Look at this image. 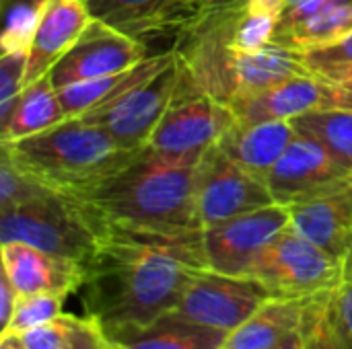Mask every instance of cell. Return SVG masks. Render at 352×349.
<instances>
[{
	"label": "cell",
	"mask_w": 352,
	"mask_h": 349,
	"mask_svg": "<svg viewBox=\"0 0 352 349\" xmlns=\"http://www.w3.org/2000/svg\"><path fill=\"white\" fill-rule=\"evenodd\" d=\"M208 269L204 230L107 226L85 263L80 300L107 339L169 315L194 278Z\"/></svg>",
	"instance_id": "1"
},
{
	"label": "cell",
	"mask_w": 352,
	"mask_h": 349,
	"mask_svg": "<svg viewBox=\"0 0 352 349\" xmlns=\"http://www.w3.org/2000/svg\"><path fill=\"white\" fill-rule=\"evenodd\" d=\"M200 156H169L144 148L101 183L70 195L95 210L103 224V237L107 226L200 228L194 204V175Z\"/></svg>",
	"instance_id": "2"
},
{
	"label": "cell",
	"mask_w": 352,
	"mask_h": 349,
	"mask_svg": "<svg viewBox=\"0 0 352 349\" xmlns=\"http://www.w3.org/2000/svg\"><path fill=\"white\" fill-rule=\"evenodd\" d=\"M2 152L45 187L80 193L126 167L140 150L124 148L107 130L82 117H66L39 134L2 142Z\"/></svg>",
	"instance_id": "3"
},
{
	"label": "cell",
	"mask_w": 352,
	"mask_h": 349,
	"mask_svg": "<svg viewBox=\"0 0 352 349\" xmlns=\"http://www.w3.org/2000/svg\"><path fill=\"white\" fill-rule=\"evenodd\" d=\"M0 216L2 243L21 241L82 265L103 241V224L95 210L70 193L47 191L33 202L2 210Z\"/></svg>",
	"instance_id": "4"
},
{
	"label": "cell",
	"mask_w": 352,
	"mask_h": 349,
	"mask_svg": "<svg viewBox=\"0 0 352 349\" xmlns=\"http://www.w3.org/2000/svg\"><path fill=\"white\" fill-rule=\"evenodd\" d=\"M245 278L278 298L318 296L342 284L344 263L289 226L258 253Z\"/></svg>",
	"instance_id": "5"
},
{
	"label": "cell",
	"mask_w": 352,
	"mask_h": 349,
	"mask_svg": "<svg viewBox=\"0 0 352 349\" xmlns=\"http://www.w3.org/2000/svg\"><path fill=\"white\" fill-rule=\"evenodd\" d=\"M179 76L182 68L173 53V58L144 82L130 88L116 101L95 107L78 117L107 130L124 148L144 150L148 138L175 99Z\"/></svg>",
	"instance_id": "6"
},
{
	"label": "cell",
	"mask_w": 352,
	"mask_h": 349,
	"mask_svg": "<svg viewBox=\"0 0 352 349\" xmlns=\"http://www.w3.org/2000/svg\"><path fill=\"white\" fill-rule=\"evenodd\" d=\"M235 121L229 105L196 91L179 76L175 99L148 138L146 150L169 156L202 154L214 146Z\"/></svg>",
	"instance_id": "7"
},
{
	"label": "cell",
	"mask_w": 352,
	"mask_h": 349,
	"mask_svg": "<svg viewBox=\"0 0 352 349\" xmlns=\"http://www.w3.org/2000/svg\"><path fill=\"white\" fill-rule=\"evenodd\" d=\"M194 204L200 228L276 204L266 183L235 165L219 144L202 152L194 175Z\"/></svg>",
	"instance_id": "8"
},
{
	"label": "cell",
	"mask_w": 352,
	"mask_h": 349,
	"mask_svg": "<svg viewBox=\"0 0 352 349\" xmlns=\"http://www.w3.org/2000/svg\"><path fill=\"white\" fill-rule=\"evenodd\" d=\"M268 298L272 294L252 278L223 276L206 269L194 278L169 315L231 333Z\"/></svg>",
	"instance_id": "9"
},
{
	"label": "cell",
	"mask_w": 352,
	"mask_h": 349,
	"mask_svg": "<svg viewBox=\"0 0 352 349\" xmlns=\"http://www.w3.org/2000/svg\"><path fill=\"white\" fill-rule=\"evenodd\" d=\"M289 226V208L270 204L204 228L208 269L223 276L245 278L258 253Z\"/></svg>",
	"instance_id": "10"
},
{
	"label": "cell",
	"mask_w": 352,
	"mask_h": 349,
	"mask_svg": "<svg viewBox=\"0 0 352 349\" xmlns=\"http://www.w3.org/2000/svg\"><path fill=\"white\" fill-rule=\"evenodd\" d=\"M144 58H148V49L134 35L105 21L91 19L74 45L52 66L50 78L56 88H62L128 70Z\"/></svg>",
	"instance_id": "11"
},
{
	"label": "cell",
	"mask_w": 352,
	"mask_h": 349,
	"mask_svg": "<svg viewBox=\"0 0 352 349\" xmlns=\"http://www.w3.org/2000/svg\"><path fill=\"white\" fill-rule=\"evenodd\" d=\"M287 208L295 232L346 261L352 253V171Z\"/></svg>",
	"instance_id": "12"
},
{
	"label": "cell",
	"mask_w": 352,
	"mask_h": 349,
	"mask_svg": "<svg viewBox=\"0 0 352 349\" xmlns=\"http://www.w3.org/2000/svg\"><path fill=\"white\" fill-rule=\"evenodd\" d=\"M351 171L322 142L297 132L293 142L268 173L266 187L276 204L291 206L316 189L349 175Z\"/></svg>",
	"instance_id": "13"
},
{
	"label": "cell",
	"mask_w": 352,
	"mask_h": 349,
	"mask_svg": "<svg viewBox=\"0 0 352 349\" xmlns=\"http://www.w3.org/2000/svg\"><path fill=\"white\" fill-rule=\"evenodd\" d=\"M0 255L2 274L10 280L16 296L54 292L66 298L82 286L85 265L80 261L47 253L21 241L2 243Z\"/></svg>",
	"instance_id": "14"
},
{
	"label": "cell",
	"mask_w": 352,
	"mask_h": 349,
	"mask_svg": "<svg viewBox=\"0 0 352 349\" xmlns=\"http://www.w3.org/2000/svg\"><path fill=\"white\" fill-rule=\"evenodd\" d=\"M231 111L239 123L293 121L309 111L330 109V86L311 74L291 76L260 93L233 101Z\"/></svg>",
	"instance_id": "15"
},
{
	"label": "cell",
	"mask_w": 352,
	"mask_h": 349,
	"mask_svg": "<svg viewBox=\"0 0 352 349\" xmlns=\"http://www.w3.org/2000/svg\"><path fill=\"white\" fill-rule=\"evenodd\" d=\"M324 294L303 298H268L245 323L233 329L221 349H274L303 333Z\"/></svg>",
	"instance_id": "16"
},
{
	"label": "cell",
	"mask_w": 352,
	"mask_h": 349,
	"mask_svg": "<svg viewBox=\"0 0 352 349\" xmlns=\"http://www.w3.org/2000/svg\"><path fill=\"white\" fill-rule=\"evenodd\" d=\"M91 19L85 0H50L29 51L25 86L52 70L74 45Z\"/></svg>",
	"instance_id": "17"
},
{
	"label": "cell",
	"mask_w": 352,
	"mask_h": 349,
	"mask_svg": "<svg viewBox=\"0 0 352 349\" xmlns=\"http://www.w3.org/2000/svg\"><path fill=\"white\" fill-rule=\"evenodd\" d=\"M295 136L297 130L293 121H264L252 125L235 121L217 144L235 165L266 183L268 173Z\"/></svg>",
	"instance_id": "18"
},
{
	"label": "cell",
	"mask_w": 352,
	"mask_h": 349,
	"mask_svg": "<svg viewBox=\"0 0 352 349\" xmlns=\"http://www.w3.org/2000/svg\"><path fill=\"white\" fill-rule=\"evenodd\" d=\"M309 74L303 64V53L280 45L270 43L258 51H235L229 62V103L260 93L268 86H274L291 76Z\"/></svg>",
	"instance_id": "19"
},
{
	"label": "cell",
	"mask_w": 352,
	"mask_h": 349,
	"mask_svg": "<svg viewBox=\"0 0 352 349\" xmlns=\"http://www.w3.org/2000/svg\"><path fill=\"white\" fill-rule=\"evenodd\" d=\"M171 58H173V53L148 56L140 64H136L128 70H122V72H116L109 76H101V78L72 82V84L58 88V97H60L66 117H78L95 107L116 101L130 88L144 82L157 70H161Z\"/></svg>",
	"instance_id": "20"
},
{
	"label": "cell",
	"mask_w": 352,
	"mask_h": 349,
	"mask_svg": "<svg viewBox=\"0 0 352 349\" xmlns=\"http://www.w3.org/2000/svg\"><path fill=\"white\" fill-rule=\"evenodd\" d=\"M66 119L64 107L58 97L50 72L27 84L14 99V105L4 121H0L2 142H14L43 130H50Z\"/></svg>",
	"instance_id": "21"
},
{
	"label": "cell",
	"mask_w": 352,
	"mask_h": 349,
	"mask_svg": "<svg viewBox=\"0 0 352 349\" xmlns=\"http://www.w3.org/2000/svg\"><path fill=\"white\" fill-rule=\"evenodd\" d=\"M227 335V331L165 315L144 329L122 333L109 341L124 349H221Z\"/></svg>",
	"instance_id": "22"
},
{
	"label": "cell",
	"mask_w": 352,
	"mask_h": 349,
	"mask_svg": "<svg viewBox=\"0 0 352 349\" xmlns=\"http://www.w3.org/2000/svg\"><path fill=\"white\" fill-rule=\"evenodd\" d=\"M351 31L352 0H324V4L305 19L291 25H278L272 41L305 53L309 49L336 43Z\"/></svg>",
	"instance_id": "23"
},
{
	"label": "cell",
	"mask_w": 352,
	"mask_h": 349,
	"mask_svg": "<svg viewBox=\"0 0 352 349\" xmlns=\"http://www.w3.org/2000/svg\"><path fill=\"white\" fill-rule=\"evenodd\" d=\"M27 349H109L103 327L91 317L58 315L23 335Z\"/></svg>",
	"instance_id": "24"
},
{
	"label": "cell",
	"mask_w": 352,
	"mask_h": 349,
	"mask_svg": "<svg viewBox=\"0 0 352 349\" xmlns=\"http://www.w3.org/2000/svg\"><path fill=\"white\" fill-rule=\"evenodd\" d=\"M299 134L322 142L338 160L352 169V111L318 109L293 119Z\"/></svg>",
	"instance_id": "25"
},
{
	"label": "cell",
	"mask_w": 352,
	"mask_h": 349,
	"mask_svg": "<svg viewBox=\"0 0 352 349\" xmlns=\"http://www.w3.org/2000/svg\"><path fill=\"white\" fill-rule=\"evenodd\" d=\"M278 21H280L278 12L243 2L241 14L235 23L229 45L235 51H258L272 43Z\"/></svg>",
	"instance_id": "26"
},
{
	"label": "cell",
	"mask_w": 352,
	"mask_h": 349,
	"mask_svg": "<svg viewBox=\"0 0 352 349\" xmlns=\"http://www.w3.org/2000/svg\"><path fill=\"white\" fill-rule=\"evenodd\" d=\"M43 12H45L43 6L29 4V2H19L4 10V31L0 37L2 56L8 53L29 56Z\"/></svg>",
	"instance_id": "27"
},
{
	"label": "cell",
	"mask_w": 352,
	"mask_h": 349,
	"mask_svg": "<svg viewBox=\"0 0 352 349\" xmlns=\"http://www.w3.org/2000/svg\"><path fill=\"white\" fill-rule=\"evenodd\" d=\"M62 302H64V296L54 294V292L16 296V304H14L10 323L6 325V329L2 333L25 335L27 331L50 323L52 319L62 315Z\"/></svg>",
	"instance_id": "28"
},
{
	"label": "cell",
	"mask_w": 352,
	"mask_h": 349,
	"mask_svg": "<svg viewBox=\"0 0 352 349\" xmlns=\"http://www.w3.org/2000/svg\"><path fill=\"white\" fill-rule=\"evenodd\" d=\"M305 70L324 82H336L352 74V31L336 43L303 53Z\"/></svg>",
	"instance_id": "29"
},
{
	"label": "cell",
	"mask_w": 352,
	"mask_h": 349,
	"mask_svg": "<svg viewBox=\"0 0 352 349\" xmlns=\"http://www.w3.org/2000/svg\"><path fill=\"white\" fill-rule=\"evenodd\" d=\"M47 191H54V189L45 187L43 183H39L29 173L21 171L8 158V154L2 152V160H0V212L16 208L21 204H27V202H33V200L45 195Z\"/></svg>",
	"instance_id": "30"
},
{
	"label": "cell",
	"mask_w": 352,
	"mask_h": 349,
	"mask_svg": "<svg viewBox=\"0 0 352 349\" xmlns=\"http://www.w3.org/2000/svg\"><path fill=\"white\" fill-rule=\"evenodd\" d=\"M324 325L334 349H352V278H344L342 284L328 294Z\"/></svg>",
	"instance_id": "31"
},
{
	"label": "cell",
	"mask_w": 352,
	"mask_h": 349,
	"mask_svg": "<svg viewBox=\"0 0 352 349\" xmlns=\"http://www.w3.org/2000/svg\"><path fill=\"white\" fill-rule=\"evenodd\" d=\"M159 2L161 0H87V8L93 19L124 29L151 12Z\"/></svg>",
	"instance_id": "32"
},
{
	"label": "cell",
	"mask_w": 352,
	"mask_h": 349,
	"mask_svg": "<svg viewBox=\"0 0 352 349\" xmlns=\"http://www.w3.org/2000/svg\"><path fill=\"white\" fill-rule=\"evenodd\" d=\"M27 60V53H8L0 60V121L6 119L14 99L25 88Z\"/></svg>",
	"instance_id": "33"
},
{
	"label": "cell",
	"mask_w": 352,
	"mask_h": 349,
	"mask_svg": "<svg viewBox=\"0 0 352 349\" xmlns=\"http://www.w3.org/2000/svg\"><path fill=\"white\" fill-rule=\"evenodd\" d=\"M328 294L324 296L320 309L316 311V315L311 317V321L303 329V341H301L299 349H334V344H332V339L328 335V329L324 325V309H326Z\"/></svg>",
	"instance_id": "34"
},
{
	"label": "cell",
	"mask_w": 352,
	"mask_h": 349,
	"mask_svg": "<svg viewBox=\"0 0 352 349\" xmlns=\"http://www.w3.org/2000/svg\"><path fill=\"white\" fill-rule=\"evenodd\" d=\"M328 86H330V109L352 111V74L342 80L328 82Z\"/></svg>",
	"instance_id": "35"
},
{
	"label": "cell",
	"mask_w": 352,
	"mask_h": 349,
	"mask_svg": "<svg viewBox=\"0 0 352 349\" xmlns=\"http://www.w3.org/2000/svg\"><path fill=\"white\" fill-rule=\"evenodd\" d=\"M14 304H16V292H14L10 280L2 274V280H0V323H2V331L10 323Z\"/></svg>",
	"instance_id": "36"
},
{
	"label": "cell",
	"mask_w": 352,
	"mask_h": 349,
	"mask_svg": "<svg viewBox=\"0 0 352 349\" xmlns=\"http://www.w3.org/2000/svg\"><path fill=\"white\" fill-rule=\"evenodd\" d=\"M0 349H27V346H25L23 335H19V333H2Z\"/></svg>",
	"instance_id": "37"
},
{
	"label": "cell",
	"mask_w": 352,
	"mask_h": 349,
	"mask_svg": "<svg viewBox=\"0 0 352 349\" xmlns=\"http://www.w3.org/2000/svg\"><path fill=\"white\" fill-rule=\"evenodd\" d=\"M2 2V10H6V8H10L12 4H19V2H29V4H37V6H47L50 4V0H0Z\"/></svg>",
	"instance_id": "38"
},
{
	"label": "cell",
	"mask_w": 352,
	"mask_h": 349,
	"mask_svg": "<svg viewBox=\"0 0 352 349\" xmlns=\"http://www.w3.org/2000/svg\"><path fill=\"white\" fill-rule=\"evenodd\" d=\"M301 341H303V333H299V335L291 337L289 341H285L283 346H278V348H274V349H299Z\"/></svg>",
	"instance_id": "39"
},
{
	"label": "cell",
	"mask_w": 352,
	"mask_h": 349,
	"mask_svg": "<svg viewBox=\"0 0 352 349\" xmlns=\"http://www.w3.org/2000/svg\"><path fill=\"white\" fill-rule=\"evenodd\" d=\"M344 278H352V253L344 261Z\"/></svg>",
	"instance_id": "40"
},
{
	"label": "cell",
	"mask_w": 352,
	"mask_h": 349,
	"mask_svg": "<svg viewBox=\"0 0 352 349\" xmlns=\"http://www.w3.org/2000/svg\"><path fill=\"white\" fill-rule=\"evenodd\" d=\"M212 2H217V4H231V2H235V0H212Z\"/></svg>",
	"instance_id": "41"
},
{
	"label": "cell",
	"mask_w": 352,
	"mask_h": 349,
	"mask_svg": "<svg viewBox=\"0 0 352 349\" xmlns=\"http://www.w3.org/2000/svg\"><path fill=\"white\" fill-rule=\"evenodd\" d=\"M109 349H124V348H122V346H118V344H111V346H109Z\"/></svg>",
	"instance_id": "42"
},
{
	"label": "cell",
	"mask_w": 352,
	"mask_h": 349,
	"mask_svg": "<svg viewBox=\"0 0 352 349\" xmlns=\"http://www.w3.org/2000/svg\"><path fill=\"white\" fill-rule=\"evenodd\" d=\"M85 2H87V0H85Z\"/></svg>",
	"instance_id": "43"
}]
</instances>
